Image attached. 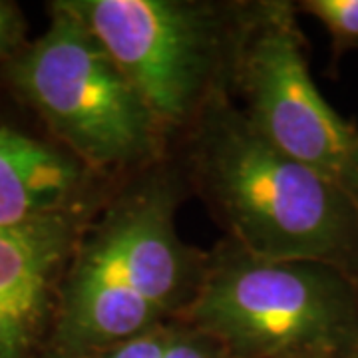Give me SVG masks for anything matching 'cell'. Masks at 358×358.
<instances>
[{
    "mask_svg": "<svg viewBox=\"0 0 358 358\" xmlns=\"http://www.w3.org/2000/svg\"><path fill=\"white\" fill-rule=\"evenodd\" d=\"M296 14L293 2H253L233 92L265 140L358 197V126L338 114L315 84Z\"/></svg>",
    "mask_w": 358,
    "mask_h": 358,
    "instance_id": "obj_6",
    "label": "cell"
},
{
    "mask_svg": "<svg viewBox=\"0 0 358 358\" xmlns=\"http://www.w3.org/2000/svg\"><path fill=\"white\" fill-rule=\"evenodd\" d=\"M48 14V28L4 64L10 88L94 176L166 162L167 134L102 42L62 0Z\"/></svg>",
    "mask_w": 358,
    "mask_h": 358,
    "instance_id": "obj_3",
    "label": "cell"
},
{
    "mask_svg": "<svg viewBox=\"0 0 358 358\" xmlns=\"http://www.w3.org/2000/svg\"><path fill=\"white\" fill-rule=\"evenodd\" d=\"M94 199L0 227V358H42L66 267L100 207Z\"/></svg>",
    "mask_w": 358,
    "mask_h": 358,
    "instance_id": "obj_7",
    "label": "cell"
},
{
    "mask_svg": "<svg viewBox=\"0 0 358 358\" xmlns=\"http://www.w3.org/2000/svg\"><path fill=\"white\" fill-rule=\"evenodd\" d=\"M181 197L179 173L162 162L98 207L66 267L42 358H92L187 313L209 251L181 239Z\"/></svg>",
    "mask_w": 358,
    "mask_h": 358,
    "instance_id": "obj_1",
    "label": "cell"
},
{
    "mask_svg": "<svg viewBox=\"0 0 358 358\" xmlns=\"http://www.w3.org/2000/svg\"><path fill=\"white\" fill-rule=\"evenodd\" d=\"M110 52L167 138L187 134L207 106L233 96L253 2L62 0Z\"/></svg>",
    "mask_w": 358,
    "mask_h": 358,
    "instance_id": "obj_5",
    "label": "cell"
},
{
    "mask_svg": "<svg viewBox=\"0 0 358 358\" xmlns=\"http://www.w3.org/2000/svg\"><path fill=\"white\" fill-rule=\"evenodd\" d=\"M92 176L70 154L22 131L0 128V227L94 199Z\"/></svg>",
    "mask_w": 358,
    "mask_h": 358,
    "instance_id": "obj_8",
    "label": "cell"
},
{
    "mask_svg": "<svg viewBox=\"0 0 358 358\" xmlns=\"http://www.w3.org/2000/svg\"><path fill=\"white\" fill-rule=\"evenodd\" d=\"M346 358H358V336H357V341H355V345H352V348H350V352H348V357Z\"/></svg>",
    "mask_w": 358,
    "mask_h": 358,
    "instance_id": "obj_12",
    "label": "cell"
},
{
    "mask_svg": "<svg viewBox=\"0 0 358 358\" xmlns=\"http://www.w3.org/2000/svg\"><path fill=\"white\" fill-rule=\"evenodd\" d=\"M299 13L319 20L331 36V62L336 64L345 52L358 50V0H303Z\"/></svg>",
    "mask_w": 358,
    "mask_h": 358,
    "instance_id": "obj_9",
    "label": "cell"
},
{
    "mask_svg": "<svg viewBox=\"0 0 358 358\" xmlns=\"http://www.w3.org/2000/svg\"><path fill=\"white\" fill-rule=\"evenodd\" d=\"M164 358H233L225 346L189 322L178 319Z\"/></svg>",
    "mask_w": 358,
    "mask_h": 358,
    "instance_id": "obj_10",
    "label": "cell"
},
{
    "mask_svg": "<svg viewBox=\"0 0 358 358\" xmlns=\"http://www.w3.org/2000/svg\"><path fill=\"white\" fill-rule=\"evenodd\" d=\"M181 320L233 358H346L358 336V281L322 263L263 259L225 237Z\"/></svg>",
    "mask_w": 358,
    "mask_h": 358,
    "instance_id": "obj_4",
    "label": "cell"
},
{
    "mask_svg": "<svg viewBox=\"0 0 358 358\" xmlns=\"http://www.w3.org/2000/svg\"><path fill=\"white\" fill-rule=\"evenodd\" d=\"M26 20L20 8L0 0V62H8L26 46Z\"/></svg>",
    "mask_w": 358,
    "mask_h": 358,
    "instance_id": "obj_11",
    "label": "cell"
},
{
    "mask_svg": "<svg viewBox=\"0 0 358 358\" xmlns=\"http://www.w3.org/2000/svg\"><path fill=\"white\" fill-rule=\"evenodd\" d=\"M187 140V179L245 251L310 261L358 281V197L265 140L233 96L197 117Z\"/></svg>",
    "mask_w": 358,
    "mask_h": 358,
    "instance_id": "obj_2",
    "label": "cell"
}]
</instances>
